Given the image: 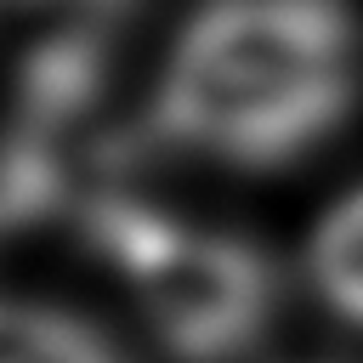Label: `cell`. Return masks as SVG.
Returning a JSON list of instances; mask_svg holds the SVG:
<instances>
[{
	"mask_svg": "<svg viewBox=\"0 0 363 363\" xmlns=\"http://www.w3.org/2000/svg\"><path fill=\"white\" fill-rule=\"evenodd\" d=\"M357 102V28L340 0H210L182 28L153 130L187 153L272 170Z\"/></svg>",
	"mask_w": 363,
	"mask_h": 363,
	"instance_id": "obj_1",
	"label": "cell"
},
{
	"mask_svg": "<svg viewBox=\"0 0 363 363\" xmlns=\"http://www.w3.org/2000/svg\"><path fill=\"white\" fill-rule=\"evenodd\" d=\"M79 216L91 244L136 289V306L170 357L233 363L261 340L278 306V278L250 238L176 221L125 193H96Z\"/></svg>",
	"mask_w": 363,
	"mask_h": 363,
	"instance_id": "obj_2",
	"label": "cell"
},
{
	"mask_svg": "<svg viewBox=\"0 0 363 363\" xmlns=\"http://www.w3.org/2000/svg\"><path fill=\"white\" fill-rule=\"evenodd\" d=\"M130 17L136 0H0V62L17 85V119L57 136L85 113Z\"/></svg>",
	"mask_w": 363,
	"mask_h": 363,
	"instance_id": "obj_3",
	"label": "cell"
},
{
	"mask_svg": "<svg viewBox=\"0 0 363 363\" xmlns=\"http://www.w3.org/2000/svg\"><path fill=\"white\" fill-rule=\"evenodd\" d=\"M0 363H125V357L96 323L62 306L0 301Z\"/></svg>",
	"mask_w": 363,
	"mask_h": 363,
	"instance_id": "obj_4",
	"label": "cell"
},
{
	"mask_svg": "<svg viewBox=\"0 0 363 363\" xmlns=\"http://www.w3.org/2000/svg\"><path fill=\"white\" fill-rule=\"evenodd\" d=\"M306 272H312L318 295L346 323H363V187L346 193L318 221L312 250H306Z\"/></svg>",
	"mask_w": 363,
	"mask_h": 363,
	"instance_id": "obj_5",
	"label": "cell"
}]
</instances>
